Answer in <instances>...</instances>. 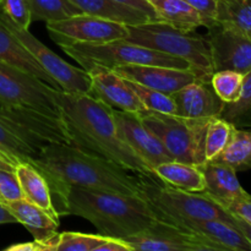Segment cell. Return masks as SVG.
<instances>
[{
	"mask_svg": "<svg viewBox=\"0 0 251 251\" xmlns=\"http://www.w3.org/2000/svg\"><path fill=\"white\" fill-rule=\"evenodd\" d=\"M37 168L46 176L59 216L69 186L103 193L142 196V176L82 151L73 145L51 144L38 157Z\"/></svg>",
	"mask_w": 251,
	"mask_h": 251,
	"instance_id": "6da1fadb",
	"label": "cell"
},
{
	"mask_svg": "<svg viewBox=\"0 0 251 251\" xmlns=\"http://www.w3.org/2000/svg\"><path fill=\"white\" fill-rule=\"evenodd\" d=\"M56 97L73 146L141 176L154 174L119 136L113 114L114 108L87 93L59 90Z\"/></svg>",
	"mask_w": 251,
	"mask_h": 251,
	"instance_id": "7a4b0ae2",
	"label": "cell"
},
{
	"mask_svg": "<svg viewBox=\"0 0 251 251\" xmlns=\"http://www.w3.org/2000/svg\"><path fill=\"white\" fill-rule=\"evenodd\" d=\"M73 215L92 223L100 234L126 239L157 220L142 196L103 193L69 186L61 216Z\"/></svg>",
	"mask_w": 251,
	"mask_h": 251,
	"instance_id": "3957f363",
	"label": "cell"
},
{
	"mask_svg": "<svg viewBox=\"0 0 251 251\" xmlns=\"http://www.w3.org/2000/svg\"><path fill=\"white\" fill-rule=\"evenodd\" d=\"M127 31L129 34L125 41L183 59L198 78L211 82L215 71L208 41L202 36L193 34V31H181L162 21L127 25Z\"/></svg>",
	"mask_w": 251,
	"mask_h": 251,
	"instance_id": "277c9868",
	"label": "cell"
},
{
	"mask_svg": "<svg viewBox=\"0 0 251 251\" xmlns=\"http://www.w3.org/2000/svg\"><path fill=\"white\" fill-rule=\"evenodd\" d=\"M142 198L158 220L172 223L184 221L221 220L233 225V215L205 193H190L162 181L156 174L142 176Z\"/></svg>",
	"mask_w": 251,
	"mask_h": 251,
	"instance_id": "5b68a950",
	"label": "cell"
},
{
	"mask_svg": "<svg viewBox=\"0 0 251 251\" xmlns=\"http://www.w3.org/2000/svg\"><path fill=\"white\" fill-rule=\"evenodd\" d=\"M145 126L163 144L169 156L201 167L206 163L205 139L212 118H183L145 109L137 113Z\"/></svg>",
	"mask_w": 251,
	"mask_h": 251,
	"instance_id": "8992f818",
	"label": "cell"
},
{
	"mask_svg": "<svg viewBox=\"0 0 251 251\" xmlns=\"http://www.w3.org/2000/svg\"><path fill=\"white\" fill-rule=\"evenodd\" d=\"M61 49L77 61L82 69L88 64H100L114 69L123 65H159L176 69H191L183 59L140 44L118 39L105 43H64Z\"/></svg>",
	"mask_w": 251,
	"mask_h": 251,
	"instance_id": "52a82bcc",
	"label": "cell"
},
{
	"mask_svg": "<svg viewBox=\"0 0 251 251\" xmlns=\"http://www.w3.org/2000/svg\"><path fill=\"white\" fill-rule=\"evenodd\" d=\"M0 119L38 153L51 144L73 145L61 117L25 105H0Z\"/></svg>",
	"mask_w": 251,
	"mask_h": 251,
	"instance_id": "ba28073f",
	"label": "cell"
},
{
	"mask_svg": "<svg viewBox=\"0 0 251 251\" xmlns=\"http://www.w3.org/2000/svg\"><path fill=\"white\" fill-rule=\"evenodd\" d=\"M58 91L36 76L0 60V105H25L61 117Z\"/></svg>",
	"mask_w": 251,
	"mask_h": 251,
	"instance_id": "9c48e42d",
	"label": "cell"
},
{
	"mask_svg": "<svg viewBox=\"0 0 251 251\" xmlns=\"http://www.w3.org/2000/svg\"><path fill=\"white\" fill-rule=\"evenodd\" d=\"M0 21L20 39L28 49L39 65L56 81L59 87L69 93H87L92 95V80L85 69L76 68L66 63L53 50L44 46L28 29L21 28L0 10Z\"/></svg>",
	"mask_w": 251,
	"mask_h": 251,
	"instance_id": "30bf717a",
	"label": "cell"
},
{
	"mask_svg": "<svg viewBox=\"0 0 251 251\" xmlns=\"http://www.w3.org/2000/svg\"><path fill=\"white\" fill-rule=\"evenodd\" d=\"M124 240L134 251H223L207 238L158 218L139 234Z\"/></svg>",
	"mask_w": 251,
	"mask_h": 251,
	"instance_id": "8fae6325",
	"label": "cell"
},
{
	"mask_svg": "<svg viewBox=\"0 0 251 251\" xmlns=\"http://www.w3.org/2000/svg\"><path fill=\"white\" fill-rule=\"evenodd\" d=\"M50 38L56 44L105 43L125 39L127 25L87 14L75 15L59 21L47 22Z\"/></svg>",
	"mask_w": 251,
	"mask_h": 251,
	"instance_id": "7c38bea8",
	"label": "cell"
},
{
	"mask_svg": "<svg viewBox=\"0 0 251 251\" xmlns=\"http://www.w3.org/2000/svg\"><path fill=\"white\" fill-rule=\"evenodd\" d=\"M113 114L119 136L152 172L161 163L173 159L163 144L145 126L137 113L125 112L114 108Z\"/></svg>",
	"mask_w": 251,
	"mask_h": 251,
	"instance_id": "4fadbf2b",
	"label": "cell"
},
{
	"mask_svg": "<svg viewBox=\"0 0 251 251\" xmlns=\"http://www.w3.org/2000/svg\"><path fill=\"white\" fill-rule=\"evenodd\" d=\"M208 37L213 71L233 70L245 75L251 70V38L215 25Z\"/></svg>",
	"mask_w": 251,
	"mask_h": 251,
	"instance_id": "5bb4252c",
	"label": "cell"
},
{
	"mask_svg": "<svg viewBox=\"0 0 251 251\" xmlns=\"http://www.w3.org/2000/svg\"><path fill=\"white\" fill-rule=\"evenodd\" d=\"M83 69L90 74L92 80V96L103 100L105 104L131 113H140L146 109L130 88L127 81L114 69L100 64H88Z\"/></svg>",
	"mask_w": 251,
	"mask_h": 251,
	"instance_id": "9a60e30c",
	"label": "cell"
},
{
	"mask_svg": "<svg viewBox=\"0 0 251 251\" xmlns=\"http://www.w3.org/2000/svg\"><path fill=\"white\" fill-rule=\"evenodd\" d=\"M114 70L126 80L168 95L176 92L198 78L191 69L159 65H123L117 66Z\"/></svg>",
	"mask_w": 251,
	"mask_h": 251,
	"instance_id": "2e32d148",
	"label": "cell"
},
{
	"mask_svg": "<svg viewBox=\"0 0 251 251\" xmlns=\"http://www.w3.org/2000/svg\"><path fill=\"white\" fill-rule=\"evenodd\" d=\"M171 96L176 103V115L183 118L221 117L226 104L216 95L211 82L200 78H196Z\"/></svg>",
	"mask_w": 251,
	"mask_h": 251,
	"instance_id": "e0dca14e",
	"label": "cell"
},
{
	"mask_svg": "<svg viewBox=\"0 0 251 251\" xmlns=\"http://www.w3.org/2000/svg\"><path fill=\"white\" fill-rule=\"evenodd\" d=\"M2 203L14 215L17 223H21L33 235L34 240L39 242L43 251H54L59 220L51 217L49 213L26 199Z\"/></svg>",
	"mask_w": 251,
	"mask_h": 251,
	"instance_id": "ac0fdd59",
	"label": "cell"
},
{
	"mask_svg": "<svg viewBox=\"0 0 251 251\" xmlns=\"http://www.w3.org/2000/svg\"><path fill=\"white\" fill-rule=\"evenodd\" d=\"M205 176V193L208 198L227 208L229 203L238 199L250 196L240 185L237 176V171L232 167L220 162L208 161L201 166Z\"/></svg>",
	"mask_w": 251,
	"mask_h": 251,
	"instance_id": "d6986e66",
	"label": "cell"
},
{
	"mask_svg": "<svg viewBox=\"0 0 251 251\" xmlns=\"http://www.w3.org/2000/svg\"><path fill=\"white\" fill-rule=\"evenodd\" d=\"M0 60L36 76L39 80L44 81L58 90H61L56 81L39 65L28 49L1 21H0Z\"/></svg>",
	"mask_w": 251,
	"mask_h": 251,
	"instance_id": "ffe728a7",
	"label": "cell"
},
{
	"mask_svg": "<svg viewBox=\"0 0 251 251\" xmlns=\"http://www.w3.org/2000/svg\"><path fill=\"white\" fill-rule=\"evenodd\" d=\"M217 244L223 251H251V244L230 223L221 220L184 221L176 223Z\"/></svg>",
	"mask_w": 251,
	"mask_h": 251,
	"instance_id": "44dd1931",
	"label": "cell"
},
{
	"mask_svg": "<svg viewBox=\"0 0 251 251\" xmlns=\"http://www.w3.org/2000/svg\"><path fill=\"white\" fill-rule=\"evenodd\" d=\"M25 199L46 211L51 217L59 220L51 198V190L46 176L31 163L21 162L15 168Z\"/></svg>",
	"mask_w": 251,
	"mask_h": 251,
	"instance_id": "7402d4cb",
	"label": "cell"
},
{
	"mask_svg": "<svg viewBox=\"0 0 251 251\" xmlns=\"http://www.w3.org/2000/svg\"><path fill=\"white\" fill-rule=\"evenodd\" d=\"M83 14L112 20L124 25H139L153 21L146 12L115 0H69Z\"/></svg>",
	"mask_w": 251,
	"mask_h": 251,
	"instance_id": "603a6c76",
	"label": "cell"
},
{
	"mask_svg": "<svg viewBox=\"0 0 251 251\" xmlns=\"http://www.w3.org/2000/svg\"><path fill=\"white\" fill-rule=\"evenodd\" d=\"M153 9L157 21L168 24L181 31L194 32V29L206 26L203 17L184 0H146Z\"/></svg>",
	"mask_w": 251,
	"mask_h": 251,
	"instance_id": "cb8c5ba5",
	"label": "cell"
},
{
	"mask_svg": "<svg viewBox=\"0 0 251 251\" xmlns=\"http://www.w3.org/2000/svg\"><path fill=\"white\" fill-rule=\"evenodd\" d=\"M153 172L162 181L176 189L190 193L205 190V176L201 167L172 159L157 166Z\"/></svg>",
	"mask_w": 251,
	"mask_h": 251,
	"instance_id": "d4e9b609",
	"label": "cell"
},
{
	"mask_svg": "<svg viewBox=\"0 0 251 251\" xmlns=\"http://www.w3.org/2000/svg\"><path fill=\"white\" fill-rule=\"evenodd\" d=\"M216 25L251 38V0H217Z\"/></svg>",
	"mask_w": 251,
	"mask_h": 251,
	"instance_id": "484cf974",
	"label": "cell"
},
{
	"mask_svg": "<svg viewBox=\"0 0 251 251\" xmlns=\"http://www.w3.org/2000/svg\"><path fill=\"white\" fill-rule=\"evenodd\" d=\"M213 161L227 164L237 172L250 169L251 131L234 127L229 144Z\"/></svg>",
	"mask_w": 251,
	"mask_h": 251,
	"instance_id": "4316f807",
	"label": "cell"
},
{
	"mask_svg": "<svg viewBox=\"0 0 251 251\" xmlns=\"http://www.w3.org/2000/svg\"><path fill=\"white\" fill-rule=\"evenodd\" d=\"M221 118L235 127H251V70L244 75L238 100L232 103H226Z\"/></svg>",
	"mask_w": 251,
	"mask_h": 251,
	"instance_id": "83f0119b",
	"label": "cell"
},
{
	"mask_svg": "<svg viewBox=\"0 0 251 251\" xmlns=\"http://www.w3.org/2000/svg\"><path fill=\"white\" fill-rule=\"evenodd\" d=\"M31 19L33 21H59L83 14L69 0H28Z\"/></svg>",
	"mask_w": 251,
	"mask_h": 251,
	"instance_id": "f1b7e54d",
	"label": "cell"
},
{
	"mask_svg": "<svg viewBox=\"0 0 251 251\" xmlns=\"http://www.w3.org/2000/svg\"><path fill=\"white\" fill-rule=\"evenodd\" d=\"M0 150L10 157L16 164L25 162L34 167L38 166V152L25 144L1 119H0Z\"/></svg>",
	"mask_w": 251,
	"mask_h": 251,
	"instance_id": "f546056e",
	"label": "cell"
},
{
	"mask_svg": "<svg viewBox=\"0 0 251 251\" xmlns=\"http://www.w3.org/2000/svg\"><path fill=\"white\" fill-rule=\"evenodd\" d=\"M234 127V125L221 117H215L210 120L205 139L206 162L213 161L227 147Z\"/></svg>",
	"mask_w": 251,
	"mask_h": 251,
	"instance_id": "4dcf8cb0",
	"label": "cell"
},
{
	"mask_svg": "<svg viewBox=\"0 0 251 251\" xmlns=\"http://www.w3.org/2000/svg\"><path fill=\"white\" fill-rule=\"evenodd\" d=\"M126 81L130 88L139 97V100H141L146 109L164 113V114H176V103H174V100L171 95L146 87V86L140 85L134 81Z\"/></svg>",
	"mask_w": 251,
	"mask_h": 251,
	"instance_id": "1f68e13d",
	"label": "cell"
},
{
	"mask_svg": "<svg viewBox=\"0 0 251 251\" xmlns=\"http://www.w3.org/2000/svg\"><path fill=\"white\" fill-rule=\"evenodd\" d=\"M244 75L233 70L215 71L211 77V86L216 95L225 103H232L238 100L242 90Z\"/></svg>",
	"mask_w": 251,
	"mask_h": 251,
	"instance_id": "d6a6232c",
	"label": "cell"
},
{
	"mask_svg": "<svg viewBox=\"0 0 251 251\" xmlns=\"http://www.w3.org/2000/svg\"><path fill=\"white\" fill-rule=\"evenodd\" d=\"M105 238L102 234H85L78 232L58 233L54 251H96Z\"/></svg>",
	"mask_w": 251,
	"mask_h": 251,
	"instance_id": "836d02e7",
	"label": "cell"
},
{
	"mask_svg": "<svg viewBox=\"0 0 251 251\" xmlns=\"http://www.w3.org/2000/svg\"><path fill=\"white\" fill-rule=\"evenodd\" d=\"M0 10L21 28H29L32 19L28 0H0Z\"/></svg>",
	"mask_w": 251,
	"mask_h": 251,
	"instance_id": "e575fe53",
	"label": "cell"
},
{
	"mask_svg": "<svg viewBox=\"0 0 251 251\" xmlns=\"http://www.w3.org/2000/svg\"><path fill=\"white\" fill-rule=\"evenodd\" d=\"M0 199L1 202H12L25 199L15 171L0 169Z\"/></svg>",
	"mask_w": 251,
	"mask_h": 251,
	"instance_id": "d590c367",
	"label": "cell"
},
{
	"mask_svg": "<svg viewBox=\"0 0 251 251\" xmlns=\"http://www.w3.org/2000/svg\"><path fill=\"white\" fill-rule=\"evenodd\" d=\"M186 4L195 9L203 17L207 28L216 25V11H217V0H184Z\"/></svg>",
	"mask_w": 251,
	"mask_h": 251,
	"instance_id": "8d00e7d4",
	"label": "cell"
},
{
	"mask_svg": "<svg viewBox=\"0 0 251 251\" xmlns=\"http://www.w3.org/2000/svg\"><path fill=\"white\" fill-rule=\"evenodd\" d=\"M226 210L251 225V195L248 198L238 199V200L233 201Z\"/></svg>",
	"mask_w": 251,
	"mask_h": 251,
	"instance_id": "74e56055",
	"label": "cell"
},
{
	"mask_svg": "<svg viewBox=\"0 0 251 251\" xmlns=\"http://www.w3.org/2000/svg\"><path fill=\"white\" fill-rule=\"evenodd\" d=\"M96 251H134L131 245L120 238L107 237Z\"/></svg>",
	"mask_w": 251,
	"mask_h": 251,
	"instance_id": "f35d334b",
	"label": "cell"
},
{
	"mask_svg": "<svg viewBox=\"0 0 251 251\" xmlns=\"http://www.w3.org/2000/svg\"><path fill=\"white\" fill-rule=\"evenodd\" d=\"M115 1H119L122 2V4L129 5V6L135 7V9L141 10V11L146 12V14L149 15L153 21H157V17H156V14H154L153 9L147 4L146 0H115Z\"/></svg>",
	"mask_w": 251,
	"mask_h": 251,
	"instance_id": "ab89813d",
	"label": "cell"
},
{
	"mask_svg": "<svg viewBox=\"0 0 251 251\" xmlns=\"http://www.w3.org/2000/svg\"><path fill=\"white\" fill-rule=\"evenodd\" d=\"M6 251H43V248L39 242L33 240L29 243H21V244H14L7 247Z\"/></svg>",
	"mask_w": 251,
	"mask_h": 251,
	"instance_id": "60d3db41",
	"label": "cell"
},
{
	"mask_svg": "<svg viewBox=\"0 0 251 251\" xmlns=\"http://www.w3.org/2000/svg\"><path fill=\"white\" fill-rule=\"evenodd\" d=\"M233 226L242 233L245 237V239L251 244V225L248 223L247 221L242 220V218L237 217V216L233 215Z\"/></svg>",
	"mask_w": 251,
	"mask_h": 251,
	"instance_id": "b9f144b4",
	"label": "cell"
},
{
	"mask_svg": "<svg viewBox=\"0 0 251 251\" xmlns=\"http://www.w3.org/2000/svg\"><path fill=\"white\" fill-rule=\"evenodd\" d=\"M6 223H17V220L7 210L6 206L2 202H0V225H6Z\"/></svg>",
	"mask_w": 251,
	"mask_h": 251,
	"instance_id": "7bdbcfd3",
	"label": "cell"
},
{
	"mask_svg": "<svg viewBox=\"0 0 251 251\" xmlns=\"http://www.w3.org/2000/svg\"><path fill=\"white\" fill-rule=\"evenodd\" d=\"M16 162L12 161L7 154L0 150V169H7V171H15L16 168Z\"/></svg>",
	"mask_w": 251,
	"mask_h": 251,
	"instance_id": "ee69618b",
	"label": "cell"
},
{
	"mask_svg": "<svg viewBox=\"0 0 251 251\" xmlns=\"http://www.w3.org/2000/svg\"><path fill=\"white\" fill-rule=\"evenodd\" d=\"M0 202H1V199H0Z\"/></svg>",
	"mask_w": 251,
	"mask_h": 251,
	"instance_id": "f6af8a7d",
	"label": "cell"
}]
</instances>
